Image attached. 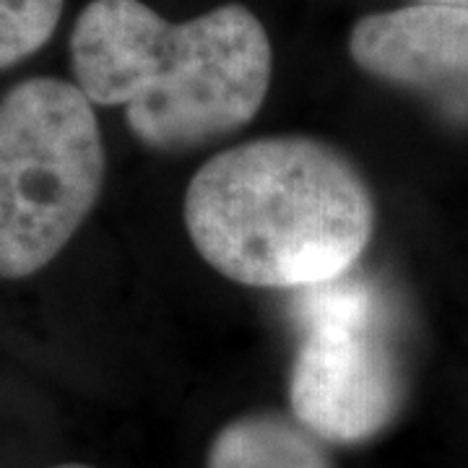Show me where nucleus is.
<instances>
[{
	"label": "nucleus",
	"mask_w": 468,
	"mask_h": 468,
	"mask_svg": "<svg viewBox=\"0 0 468 468\" xmlns=\"http://www.w3.org/2000/svg\"><path fill=\"white\" fill-rule=\"evenodd\" d=\"M55 468H91V466H81V463H66V466H55Z\"/></svg>",
	"instance_id": "9"
},
{
	"label": "nucleus",
	"mask_w": 468,
	"mask_h": 468,
	"mask_svg": "<svg viewBox=\"0 0 468 468\" xmlns=\"http://www.w3.org/2000/svg\"><path fill=\"white\" fill-rule=\"evenodd\" d=\"M104 183L91 101L76 84L29 79L0 100V279L48 266Z\"/></svg>",
	"instance_id": "3"
},
{
	"label": "nucleus",
	"mask_w": 468,
	"mask_h": 468,
	"mask_svg": "<svg viewBox=\"0 0 468 468\" xmlns=\"http://www.w3.org/2000/svg\"><path fill=\"white\" fill-rule=\"evenodd\" d=\"M73 73L94 104H122L146 146L180 151L242 128L271 84V42L245 5L169 24L141 0H94L73 27Z\"/></svg>",
	"instance_id": "2"
},
{
	"label": "nucleus",
	"mask_w": 468,
	"mask_h": 468,
	"mask_svg": "<svg viewBox=\"0 0 468 468\" xmlns=\"http://www.w3.org/2000/svg\"><path fill=\"white\" fill-rule=\"evenodd\" d=\"M419 3H437V5H455V8H468V0H419Z\"/></svg>",
	"instance_id": "8"
},
{
	"label": "nucleus",
	"mask_w": 468,
	"mask_h": 468,
	"mask_svg": "<svg viewBox=\"0 0 468 468\" xmlns=\"http://www.w3.org/2000/svg\"><path fill=\"white\" fill-rule=\"evenodd\" d=\"M63 0H0V68L39 50L55 32Z\"/></svg>",
	"instance_id": "7"
},
{
	"label": "nucleus",
	"mask_w": 468,
	"mask_h": 468,
	"mask_svg": "<svg viewBox=\"0 0 468 468\" xmlns=\"http://www.w3.org/2000/svg\"><path fill=\"white\" fill-rule=\"evenodd\" d=\"M208 468H331L313 432L276 414L227 424L208 451Z\"/></svg>",
	"instance_id": "6"
},
{
	"label": "nucleus",
	"mask_w": 468,
	"mask_h": 468,
	"mask_svg": "<svg viewBox=\"0 0 468 468\" xmlns=\"http://www.w3.org/2000/svg\"><path fill=\"white\" fill-rule=\"evenodd\" d=\"M349 50L378 79L468 101V8L419 3L375 14L354 27Z\"/></svg>",
	"instance_id": "5"
},
{
	"label": "nucleus",
	"mask_w": 468,
	"mask_h": 468,
	"mask_svg": "<svg viewBox=\"0 0 468 468\" xmlns=\"http://www.w3.org/2000/svg\"><path fill=\"white\" fill-rule=\"evenodd\" d=\"M300 349L289 401L307 432L356 442L380 432L401 403V369L380 289L351 271L297 289Z\"/></svg>",
	"instance_id": "4"
},
{
	"label": "nucleus",
	"mask_w": 468,
	"mask_h": 468,
	"mask_svg": "<svg viewBox=\"0 0 468 468\" xmlns=\"http://www.w3.org/2000/svg\"><path fill=\"white\" fill-rule=\"evenodd\" d=\"M365 180L331 146L286 135L221 151L187 185L203 261L245 286L304 289L346 273L372 237Z\"/></svg>",
	"instance_id": "1"
}]
</instances>
